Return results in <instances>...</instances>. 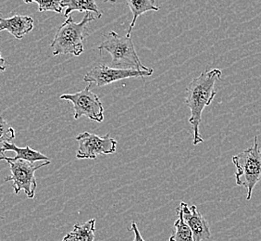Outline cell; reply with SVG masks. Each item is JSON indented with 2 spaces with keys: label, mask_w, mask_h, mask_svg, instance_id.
<instances>
[{
  "label": "cell",
  "mask_w": 261,
  "mask_h": 241,
  "mask_svg": "<svg viewBox=\"0 0 261 241\" xmlns=\"http://www.w3.org/2000/svg\"><path fill=\"white\" fill-rule=\"evenodd\" d=\"M79 143V148L76 153L78 160H96L97 156L104 154H113L117 150L118 142L111 138L109 134L99 136L89 132H85L76 136Z\"/></svg>",
  "instance_id": "52a82bcc"
},
{
  "label": "cell",
  "mask_w": 261,
  "mask_h": 241,
  "mask_svg": "<svg viewBox=\"0 0 261 241\" xmlns=\"http://www.w3.org/2000/svg\"><path fill=\"white\" fill-rule=\"evenodd\" d=\"M91 84L84 90L74 94H64L61 100L70 102L74 108V119L86 116L90 120L102 123L104 120V108L98 95L90 90Z\"/></svg>",
  "instance_id": "8992f818"
},
{
  "label": "cell",
  "mask_w": 261,
  "mask_h": 241,
  "mask_svg": "<svg viewBox=\"0 0 261 241\" xmlns=\"http://www.w3.org/2000/svg\"><path fill=\"white\" fill-rule=\"evenodd\" d=\"M6 151H13L15 152L16 156L13 158L6 157L5 161H17V160H23V161H30V162H36V161H49V158L42 154L39 151L32 150L30 147L26 146L25 148H19L13 143L6 142L3 145L1 154L5 155Z\"/></svg>",
  "instance_id": "8fae6325"
},
{
  "label": "cell",
  "mask_w": 261,
  "mask_h": 241,
  "mask_svg": "<svg viewBox=\"0 0 261 241\" xmlns=\"http://www.w3.org/2000/svg\"><path fill=\"white\" fill-rule=\"evenodd\" d=\"M5 155H2V154H0V161H5Z\"/></svg>",
  "instance_id": "ffe728a7"
},
{
  "label": "cell",
  "mask_w": 261,
  "mask_h": 241,
  "mask_svg": "<svg viewBox=\"0 0 261 241\" xmlns=\"http://www.w3.org/2000/svg\"><path fill=\"white\" fill-rule=\"evenodd\" d=\"M154 70L150 68L148 70H133V69H117L101 64L94 67L84 77V81L89 84H96L97 86L110 85L113 82L123 80L127 78L135 77H146L153 75Z\"/></svg>",
  "instance_id": "ba28073f"
},
{
  "label": "cell",
  "mask_w": 261,
  "mask_h": 241,
  "mask_svg": "<svg viewBox=\"0 0 261 241\" xmlns=\"http://www.w3.org/2000/svg\"><path fill=\"white\" fill-rule=\"evenodd\" d=\"M15 130L9 125L3 116L0 115V154L4 143H10L15 138Z\"/></svg>",
  "instance_id": "e0dca14e"
},
{
  "label": "cell",
  "mask_w": 261,
  "mask_h": 241,
  "mask_svg": "<svg viewBox=\"0 0 261 241\" xmlns=\"http://www.w3.org/2000/svg\"><path fill=\"white\" fill-rule=\"evenodd\" d=\"M130 230L134 232V234H135V239H134V241H146L141 236L140 231L138 229V226L136 225V222L132 223Z\"/></svg>",
  "instance_id": "ac0fdd59"
},
{
  "label": "cell",
  "mask_w": 261,
  "mask_h": 241,
  "mask_svg": "<svg viewBox=\"0 0 261 241\" xmlns=\"http://www.w3.org/2000/svg\"><path fill=\"white\" fill-rule=\"evenodd\" d=\"M232 163L236 168V184L246 187V200L250 201L254 187L261 180V150L257 136L254 137L251 148L232 157Z\"/></svg>",
  "instance_id": "277c9868"
},
{
  "label": "cell",
  "mask_w": 261,
  "mask_h": 241,
  "mask_svg": "<svg viewBox=\"0 0 261 241\" xmlns=\"http://www.w3.org/2000/svg\"><path fill=\"white\" fill-rule=\"evenodd\" d=\"M222 76L220 69L203 71L200 76L194 78L187 86L186 102L191 111L189 124L194 130L193 145L196 146L204 142L199 133V126L202 120V112L206 106H210L216 97L215 84Z\"/></svg>",
  "instance_id": "6da1fadb"
},
{
  "label": "cell",
  "mask_w": 261,
  "mask_h": 241,
  "mask_svg": "<svg viewBox=\"0 0 261 241\" xmlns=\"http://www.w3.org/2000/svg\"><path fill=\"white\" fill-rule=\"evenodd\" d=\"M62 7H66L64 16L68 18L73 11L90 12L96 16V19H100L103 16L102 10H99L95 0H63Z\"/></svg>",
  "instance_id": "4fadbf2b"
},
{
  "label": "cell",
  "mask_w": 261,
  "mask_h": 241,
  "mask_svg": "<svg viewBox=\"0 0 261 241\" xmlns=\"http://www.w3.org/2000/svg\"><path fill=\"white\" fill-rule=\"evenodd\" d=\"M117 0H105V2H111V3H115Z\"/></svg>",
  "instance_id": "44dd1931"
},
{
  "label": "cell",
  "mask_w": 261,
  "mask_h": 241,
  "mask_svg": "<svg viewBox=\"0 0 261 241\" xmlns=\"http://www.w3.org/2000/svg\"><path fill=\"white\" fill-rule=\"evenodd\" d=\"M34 29V19L30 16L14 15L10 18H0V32L8 31L17 39H22L24 35Z\"/></svg>",
  "instance_id": "30bf717a"
},
{
  "label": "cell",
  "mask_w": 261,
  "mask_h": 241,
  "mask_svg": "<svg viewBox=\"0 0 261 241\" xmlns=\"http://www.w3.org/2000/svg\"><path fill=\"white\" fill-rule=\"evenodd\" d=\"M94 20L96 17L90 12H86L79 23H76L71 16L68 17L56 32L51 43L53 56H80L84 52V41L88 33L87 23Z\"/></svg>",
  "instance_id": "7a4b0ae2"
},
{
  "label": "cell",
  "mask_w": 261,
  "mask_h": 241,
  "mask_svg": "<svg viewBox=\"0 0 261 241\" xmlns=\"http://www.w3.org/2000/svg\"><path fill=\"white\" fill-rule=\"evenodd\" d=\"M2 219H4V217H3V216L0 215V220H2Z\"/></svg>",
  "instance_id": "7402d4cb"
},
{
  "label": "cell",
  "mask_w": 261,
  "mask_h": 241,
  "mask_svg": "<svg viewBox=\"0 0 261 241\" xmlns=\"http://www.w3.org/2000/svg\"><path fill=\"white\" fill-rule=\"evenodd\" d=\"M6 70V61L4 58L2 57L1 51H0V71H5Z\"/></svg>",
  "instance_id": "d6986e66"
},
{
  "label": "cell",
  "mask_w": 261,
  "mask_h": 241,
  "mask_svg": "<svg viewBox=\"0 0 261 241\" xmlns=\"http://www.w3.org/2000/svg\"><path fill=\"white\" fill-rule=\"evenodd\" d=\"M178 219L174 223L175 231L172 232L170 241H194L193 233L182 217L181 208L177 209Z\"/></svg>",
  "instance_id": "9a60e30c"
},
{
  "label": "cell",
  "mask_w": 261,
  "mask_h": 241,
  "mask_svg": "<svg viewBox=\"0 0 261 241\" xmlns=\"http://www.w3.org/2000/svg\"><path fill=\"white\" fill-rule=\"evenodd\" d=\"M182 217L193 233L194 241L207 240L211 238V228L208 223L197 210L196 205L188 206L187 203L181 201L180 205Z\"/></svg>",
  "instance_id": "9c48e42d"
},
{
  "label": "cell",
  "mask_w": 261,
  "mask_h": 241,
  "mask_svg": "<svg viewBox=\"0 0 261 241\" xmlns=\"http://www.w3.org/2000/svg\"><path fill=\"white\" fill-rule=\"evenodd\" d=\"M133 13V20L130 22L129 30L127 32V37H130V33L136 26V20L142 14L147 11H159L160 8L155 4V0H125Z\"/></svg>",
  "instance_id": "5bb4252c"
},
{
  "label": "cell",
  "mask_w": 261,
  "mask_h": 241,
  "mask_svg": "<svg viewBox=\"0 0 261 241\" xmlns=\"http://www.w3.org/2000/svg\"><path fill=\"white\" fill-rule=\"evenodd\" d=\"M105 41L101 43L98 50L106 51L112 57L111 65L117 69H133V70H148L143 65L136 53L132 37H123L111 31L104 35Z\"/></svg>",
  "instance_id": "3957f363"
},
{
  "label": "cell",
  "mask_w": 261,
  "mask_h": 241,
  "mask_svg": "<svg viewBox=\"0 0 261 241\" xmlns=\"http://www.w3.org/2000/svg\"><path fill=\"white\" fill-rule=\"evenodd\" d=\"M96 232V219H90L86 223H78L73 230L68 233L62 241H94Z\"/></svg>",
  "instance_id": "7c38bea8"
},
{
  "label": "cell",
  "mask_w": 261,
  "mask_h": 241,
  "mask_svg": "<svg viewBox=\"0 0 261 241\" xmlns=\"http://www.w3.org/2000/svg\"><path fill=\"white\" fill-rule=\"evenodd\" d=\"M10 164V176L6 177L5 182H12V187L15 194L20 191H24L29 199H34L37 182L35 173L42 167L50 164V161H44L42 163L30 162L23 160L6 161Z\"/></svg>",
  "instance_id": "5b68a950"
},
{
  "label": "cell",
  "mask_w": 261,
  "mask_h": 241,
  "mask_svg": "<svg viewBox=\"0 0 261 241\" xmlns=\"http://www.w3.org/2000/svg\"><path fill=\"white\" fill-rule=\"evenodd\" d=\"M27 4L35 2L38 5V10L40 12L44 11H53L57 13H61L63 7L62 1L63 0H23Z\"/></svg>",
  "instance_id": "2e32d148"
}]
</instances>
